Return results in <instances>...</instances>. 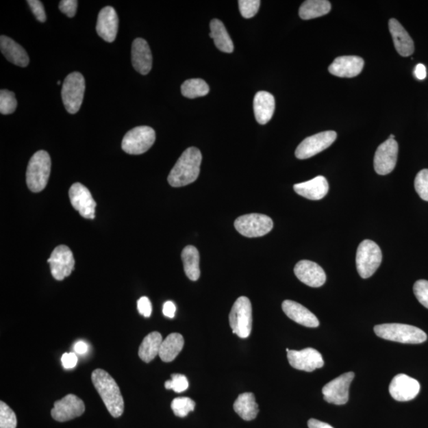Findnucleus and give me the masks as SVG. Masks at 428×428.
I'll return each instance as SVG.
<instances>
[{"label":"nucleus","instance_id":"obj_28","mask_svg":"<svg viewBox=\"0 0 428 428\" xmlns=\"http://www.w3.org/2000/svg\"><path fill=\"white\" fill-rule=\"evenodd\" d=\"M234 409L243 420L250 421L255 419L259 414V406L255 402L253 392H244L236 400Z\"/></svg>","mask_w":428,"mask_h":428},{"label":"nucleus","instance_id":"obj_20","mask_svg":"<svg viewBox=\"0 0 428 428\" xmlns=\"http://www.w3.org/2000/svg\"><path fill=\"white\" fill-rule=\"evenodd\" d=\"M99 36L105 42H113L118 32V17L112 7L101 10L97 26Z\"/></svg>","mask_w":428,"mask_h":428},{"label":"nucleus","instance_id":"obj_45","mask_svg":"<svg viewBox=\"0 0 428 428\" xmlns=\"http://www.w3.org/2000/svg\"><path fill=\"white\" fill-rule=\"evenodd\" d=\"M176 306L173 301L165 302L163 306V314L168 318H173L175 315Z\"/></svg>","mask_w":428,"mask_h":428},{"label":"nucleus","instance_id":"obj_25","mask_svg":"<svg viewBox=\"0 0 428 428\" xmlns=\"http://www.w3.org/2000/svg\"><path fill=\"white\" fill-rule=\"evenodd\" d=\"M253 108L257 123L260 125L269 123L275 112V97L268 92L256 93L254 98Z\"/></svg>","mask_w":428,"mask_h":428},{"label":"nucleus","instance_id":"obj_40","mask_svg":"<svg viewBox=\"0 0 428 428\" xmlns=\"http://www.w3.org/2000/svg\"><path fill=\"white\" fill-rule=\"evenodd\" d=\"M414 291L420 303L428 309V281L421 279L416 281Z\"/></svg>","mask_w":428,"mask_h":428},{"label":"nucleus","instance_id":"obj_27","mask_svg":"<svg viewBox=\"0 0 428 428\" xmlns=\"http://www.w3.org/2000/svg\"><path fill=\"white\" fill-rule=\"evenodd\" d=\"M210 36L214 39L216 48L221 52L231 53L234 52V45L223 22L213 19L210 25Z\"/></svg>","mask_w":428,"mask_h":428},{"label":"nucleus","instance_id":"obj_14","mask_svg":"<svg viewBox=\"0 0 428 428\" xmlns=\"http://www.w3.org/2000/svg\"><path fill=\"white\" fill-rule=\"evenodd\" d=\"M84 401L74 394H68L62 399L54 403L51 411L52 417L58 422H66L84 414Z\"/></svg>","mask_w":428,"mask_h":428},{"label":"nucleus","instance_id":"obj_42","mask_svg":"<svg viewBox=\"0 0 428 428\" xmlns=\"http://www.w3.org/2000/svg\"><path fill=\"white\" fill-rule=\"evenodd\" d=\"M78 2L77 0H62L60 2L59 8L60 12L67 14L69 18H73L77 13Z\"/></svg>","mask_w":428,"mask_h":428},{"label":"nucleus","instance_id":"obj_38","mask_svg":"<svg viewBox=\"0 0 428 428\" xmlns=\"http://www.w3.org/2000/svg\"><path fill=\"white\" fill-rule=\"evenodd\" d=\"M415 189L423 200L428 201V169L422 170L417 174Z\"/></svg>","mask_w":428,"mask_h":428},{"label":"nucleus","instance_id":"obj_35","mask_svg":"<svg viewBox=\"0 0 428 428\" xmlns=\"http://www.w3.org/2000/svg\"><path fill=\"white\" fill-rule=\"evenodd\" d=\"M17 108V100L14 92L8 90H1L0 92V113L11 114Z\"/></svg>","mask_w":428,"mask_h":428},{"label":"nucleus","instance_id":"obj_8","mask_svg":"<svg viewBox=\"0 0 428 428\" xmlns=\"http://www.w3.org/2000/svg\"><path fill=\"white\" fill-rule=\"evenodd\" d=\"M234 226L239 234L246 238H260L273 229V221L268 216L250 214L240 216L235 221Z\"/></svg>","mask_w":428,"mask_h":428},{"label":"nucleus","instance_id":"obj_12","mask_svg":"<svg viewBox=\"0 0 428 428\" xmlns=\"http://www.w3.org/2000/svg\"><path fill=\"white\" fill-rule=\"evenodd\" d=\"M48 263L53 278L58 281L64 280L74 270L75 260L72 251L67 246H58L50 255Z\"/></svg>","mask_w":428,"mask_h":428},{"label":"nucleus","instance_id":"obj_4","mask_svg":"<svg viewBox=\"0 0 428 428\" xmlns=\"http://www.w3.org/2000/svg\"><path fill=\"white\" fill-rule=\"evenodd\" d=\"M50 171H51V159L44 150L38 151L30 159L27 171V184L32 192H41L47 186Z\"/></svg>","mask_w":428,"mask_h":428},{"label":"nucleus","instance_id":"obj_7","mask_svg":"<svg viewBox=\"0 0 428 428\" xmlns=\"http://www.w3.org/2000/svg\"><path fill=\"white\" fill-rule=\"evenodd\" d=\"M85 92V80L81 73H70L65 78L62 97L65 109L70 114L77 113L81 108Z\"/></svg>","mask_w":428,"mask_h":428},{"label":"nucleus","instance_id":"obj_29","mask_svg":"<svg viewBox=\"0 0 428 428\" xmlns=\"http://www.w3.org/2000/svg\"><path fill=\"white\" fill-rule=\"evenodd\" d=\"M184 346V339L182 335L171 333L161 344L159 356L161 360L165 362H173L182 351Z\"/></svg>","mask_w":428,"mask_h":428},{"label":"nucleus","instance_id":"obj_44","mask_svg":"<svg viewBox=\"0 0 428 428\" xmlns=\"http://www.w3.org/2000/svg\"><path fill=\"white\" fill-rule=\"evenodd\" d=\"M62 362L65 369H72L77 366L78 357L74 353H64L62 357Z\"/></svg>","mask_w":428,"mask_h":428},{"label":"nucleus","instance_id":"obj_50","mask_svg":"<svg viewBox=\"0 0 428 428\" xmlns=\"http://www.w3.org/2000/svg\"><path fill=\"white\" fill-rule=\"evenodd\" d=\"M58 84L60 85V81H58Z\"/></svg>","mask_w":428,"mask_h":428},{"label":"nucleus","instance_id":"obj_36","mask_svg":"<svg viewBox=\"0 0 428 428\" xmlns=\"http://www.w3.org/2000/svg\"><path fill=\"white\" fill-rule=\"evenodd\" d=\"M17 417L6 403L0 402V428H16Z\"/></svg>","mask_w":428,"mask_h":428},{"label":"nucleus","instance_id":"obj_19","mask_svg":"<svg viewBox=\"0 0 428 428\" xmlns=\"http://www.w3.org/2000/svg\"><path fill=\"white\" fill-rule=\"evenodd\" d=\"M364 67V60L357 56L337 58L329 67L331 75L342 78H353L359 75Z\"/></svg>","mask_w":428,"mask_h":428},{"label":"nucleus","instance_id":"obj_39","mask_svg":"<svg viewBox=\"0 0 428 428\" xmlns=\"http://www.w3.org/2000/svg\"><path fill=\"white\" fill-rule=\"evenodd\" d=\"M238 3L241 15L245 18H251L258 13L261 2L260 0H240Z\"/></svg>","mask_w":428,"mask_h":428},{"label":"nucleus","instance_id":"obj_18","mask_svg":"<svg viewBox=\"0 0 428 428\" xmlns=\"http://www.w3.org/2000/svg\"><path fill=\"white\" fill-rule=\"evenodd\" d=\"M294 274L301 283L310 287H320L325 284L326 274L320 266L310 260L296 264Z\"/></svg>","mask_w":428,"mask_h":428},{"label":"nucleus","instance_id":"obj_34","mask_svg":"<svg viewBox=\"0 0 428 428\" xmlns=\"http://www.w3.org/2000/svg\"><path fill=\"white\" fill-rule=\"evenodd\" d=\"M171 410L178 417H186L195 409V402L189 397H177L171 402Z\"/></svg>","mask_w":428,"mask_h":428},{"label":"nucleus","instance_id":"obj_2","mask_svg":"<svg viewBox=\"0 0 428 428\" xmlns=\"http://www.w3.org/2000/svg\"><path fill=\"white\" fill-rule=\"evenodd\" d=\"M203 155L197 148L186 149L171 169L168 181L173 188L192 184L198 179Z\"/></svg>","mask_w":428,"mask_h":428},{"label":"nucleus","instance_id":"obj_1","mask_svg":"<svg viewBox=\"0 0 428 428\" xmlns=\"http://www.w3.org/2000/svg\"><path fill=\"white\" fill-rule=\"evenodd\" d=\"M92 380L110 414L114 418L122 416L125 409L124 399L117 382L102 369L93 371Z\"/></svg>","mask_w":428,"mask_h":428},{"label":"nucleus","instance_id":"obj_24","mask_svg":"<svg viewBox=\"0 0 428 428\" xmlns=\"http://www.w3.org/2000/svg\"><path fill=\"white\" fill-rule=\"evenodd\" d=\"M294 189L302 197L316 201L325 197L329 192V186L326 178L320 175L307 182L295 184Z\"/></svg>","mask_w":428,"mask_h":428},{"label":"nucleus","instance_id":"obj_32","mask_svg":"<svg viewBox=\"0 0 428 428\" xmlns=\"http://www.w3.org/2000/svg\"><path fill=\"white\" fill-rule=\"evenodd\" d=\"M331 3L327 0H307L299 9L301 19L310 20L323 16L331 12Z\"/></svg>","mask_w":428,"mask_h":428},{"label":"nucleus","instance_id":"obj_48","mask_svg":"<svg viewBox=\"0 0 428 428\" xmlns=\"http://www.w3.org/2000/svg\"><path fill=\"white\" fill-rule=\"evenodd\" d=\"M415 75L418 79H425L427 77L426 67L424 64H419L416 65L415 69Z\"/></svg>","mask_w":428,"mask_h":428},{"label":"nucleus","instance_id":"obj_30","mask_svg":"<svg viewBox=\"0 0 428 428\" xmlns=\"http://www.w3.org/2000/svg\"><path fill=\"white\" fill-rule=\"evenodd\" d=\"M162 342V336L158 331L151 332L148 336H146L139 347L138 355L140 360L147 362V364L153 361L155 357L159 355Z\"/></svg>","mask_w":428,"mask_h":428},{"label":"nucleus","instance_id":"obj_43","mask_svg":"<svg viewBox=\"0 0 428 428\" xmlns=\"http://www.w3.org/2000/svg\"><path fill=\"white\" fill-rule=\"evenodd\" d=\"M138 310L140 315L149 317L152 314L153 306L147 297H142L138 301Z\"/></svg>","mask_w":428,"mask_h":428},{"label":"nucleus","instance_id":"obj_17","mask_svg":"<svg viewBox=\"0 0 428 428\" xmlns=\"http://www.w3.org/2000/svg\"><path fill=\"white\" fill-rule=\"evenodd\" d=\"M392 399L397 401L414 400L420 390L419 381L404 374L397 375L392 380L389 388Z\"/></svg>","mask_w":428,"mask_h":428},{"label":"nucleus","instance_id":"obj_15","mask_svg":"<svg viewBox=\"0 0 428 428\" xmlns=\"http://www.w3.org/2000/svg\"><path fill=\"white\" fill-rule=\"evenodd\" d=\"M69 199L75 210L84 218L94 219L97 203L90 190L81 184L75 183L69 189Z\"/></svg>","mask_w":428,"mask_h":428},{"label":"nucleus","instance_id":"obj_41","mask_svg":"<svg viewBox=\"0 0 428 428\" xmlns=\"http://www.w3.org/2000/svg\"><path fill=\"white\" fill-rule=\"evenodd\" d=\"M27 3L30 8H32L34 16L36 17L38 21L45 23V20H47V14H45L42 3L38 1V0H29Z\"/></svg>","mask_w":428,"mask_h":428},{"label":"nucleus","instance_id":"obj_13","mask_svg":"<svg viewBox=\"0 0 428 428\" xmlns=\"http://www.w3.org/2000/svg\"><path fill=\"white\" fill-rule=\"evenodd\" d=\"M399 143L388 139L377 148L374 160L375 171L381 175H386L394 170L399 157Z\"/></svg>","mask_w":428,"mask_h":428},{"label":"nucleus","instance_id":"obj_26","mask_svg":"<svg viewBox=\"0 0 428 428\" xmlns=\"http://www.w3.org/2000/svg\"><path fill=\"white\" fill-rule=\"evenodd\" d=\"M0 49L8 62L19 67H27L29 58L26 50L14 40L2 35L0 37Z\"/></svg>","mask_w":428,"mask_h":428},{"label":"nucleus","instance_id":"obj_47","mask_svg":"<svg viewBox=\"0 0 428 428\" xmlns=\"http://www.w3.org/2000/svg\"><path fill=\"white\" fill-rule=\"evenodd\" d=\"M308 426L309 428H334L326 423L316 419H310L308 421Z\"/></svg>","mask_w":428,"mask_h":428},{"label":"nucleus","instance_id":"obj_46","mask_svg":"<svg viewBox=\"0 0 428 428\" xmlns=\"http://www.w3.org/2000/svg\"><path fill=\"white\" fill-rule=\"evenodd\" d=\"M74 350L77 354L84 355L87 353L88 345L84 341H78L77 344L74 345Z\"/></svg>","mask_w":428,"mask_h":428},{"label":"nucleus","instance_id":"obj_49","mask_svg":"<svg viewBox=\"0 0 428 428\" xmlns=\"http://www.w3.org/2000/svg\"><path fill=\"white\" fill-rule=\"evenodd\" d=\"M394 138H395V137H394V135L391 134V135H390V138H389V139L394 140Z\"/></svg>","mask_w":428,"mask_h":428},{"label":"nucleus","instance_id":"obj_10","mask_svg":"<svg viewBox=\"0 0 428 428\" xmlns=\"http://www.w3.org/2000/svg\"><path fill=\"white\" fill-rule=\"evenodd\" d=\"M337 138L335 131H325L305 138L295 151L296 158L305 160L314 157L330 147Z\"/></svg>","mask_w":428,"mask_h":428},{"label":"nucleus","instance_id":"obj_6","mask_svg":"<svg viewBox=\"0 0 428 428\" xmlns=\"http://www.w3.org/2000/svg\"><path fill=\"white\" fill-rule=\"evenodd\" d=\"M229 324L234 334L240 338H248L253 329V308L247 297L236 301L229 314Z\"/></svg>","mask_w":428,"mask_h":428},{"label":"nucleus","instance_id":"obj_33","mask_svg":"<svg viewBox=\"0 0 428 428\" xmlns=\"http://www.w3.org/2000/svg\"><path fill=\"white\" fill-rule=\"evenodd\" d=\"M181 92L186 98L195 99L207 95L210 92V88L203 79H190L186 80L181 86Z\"/></svg>","mask_w":428,"mask_h":428},{"label":"nucleus","instance_id":"obj_31","mask_svg":"<svg viewBox=\"0 0 428 428\" xmlns=\"http://www.w3.org/2000/svg\"><path fill=\"white\" fill-rule=\"evenodd\" d=\"M181 257H182L186 275L191 281H197L200 277V258L198 249L194 246H186Z\"/></svg>","mask_w":428,"mask_h":428},{"label":"nucleus","instance_id":"obj_11","mask_svg":"<svg viewBox=\"0 0 428 428\" xmlns=\"http://www.w3.org/2000/svg\"><path fill=\"white\" fill-rule=\"evenodd\" d=\"M354 377V373L349 372L329 382L322 389L324 399L330 404L345 405L349 400L350 386Z\"/></svg>","mask_w":428,"mask_h":428},{"label":"nucleus","instance_id":"obj_16","mask_svg":"<svg viewBox=\"0 0 428 428\" xmlns=\"http://www.w3.org/2000/svg\"><path fill=\"white\" fill-rule=\"evenodd\" d=\"M287 357L292 367L306 372H313L325 364L320 352L311 347L301 351L290 350L287 353Z\"/></svg>","mask_w":428,"mask_h":428},{"label":"nucleus","instance_id":"obj_3","mask_svg":"<svg viewBox=\"0 0 428 428\" xmlns=\"http://www.w3.org/2000/svg\"><path fill=\"white\" fill-rule=\"evenodd\" d=\"M374 329L380 338L401 344H419L427 339L424 331L409 325L384 324L376 325Z\"/></svg>","mask_w":428,"mask_h":428},{"label":"nucleus","instance_id":"obj_21","mask_svg":"<svg viewBox=\"0 0 428 428\" xmlns=\"http://www.w3.org/2000/svg\"><path fill=\"white\" fill-rule=\"evenodd\" d=\"M132 64L136 71L147 75L153 67V56L149 45L142 38L135 39L132 45Z\"/></svg>","mask_w":428,"mask_h":428},{"label":"nucleus","instance_id":"obj_9","mask_svg":"<svg viewBox=\"0 0 428 428\" xmlns=\"http://www.w3.org/2000/svg\"><path fill=\"white\" fill-rule=\"evenodd\" d=\"M155 140V133L149 127H138L129 131L123 140L124 152L130 155L143 154L152 147Z\"/></svg>","mask_w":428,"mask_h":428},{"label":"nucleus","instance_id":"obj_23","mask_svg":"<svg viewBox=\"0 0 428 428\" xmlns=\"http://www.w3.org/2000/svg\"><path fill=\"white\" fill-rule=\"evenodd\" d=\"M389 28L397 53L402 57L411 56L415 51V47L409 33L395 18L390 20Z\"/></svg>","mask_w":428,"mask_h":428},{"label":"nucleus","instance_id":"obj_5","mask_svg":"<svg viewBox=\"0 0 428 428\" xmlns=\"http://www.w3.org/2000/svg\"><path fill=\"white\" fill-rule=\"evenodd\" d=\"M382 260L379 246L374 241L365 240L356 253V268L362 279H369L379 269Z\"/></svg>","mask_w":428,"mask_h":428},{"label":"nucleus","instance_id":"obj_37","mask_svg":"<svg viewBox=\"0 0 428 428\" xmlns=\"http://www.w3.org/2000/svg\"><path fill=\"white\" fill-rule=\"evenodd\" d=\"M165 388L167 390H173L175 392H182L188 389L189 382L184 375L174 374L171 375V379L165 382Z\"/></svg>","mask_w":428,"mask_h":428},{"label":"nucleus","instance_id":"obj_22","mask_svg":"<svg viewBox=\"0 0 428 428\" xmlns=\"http://www.w3.org/2000/svg\"><path fill=\"white\" fill-rule=\"evenodd\" d=\"M281 307L286 315L296 323L308 327V328H316L320 325L316 316L298 302L286 300L284 301Z\"/></svg>","mask_w":428,"mask_h":428}]
</instances>
